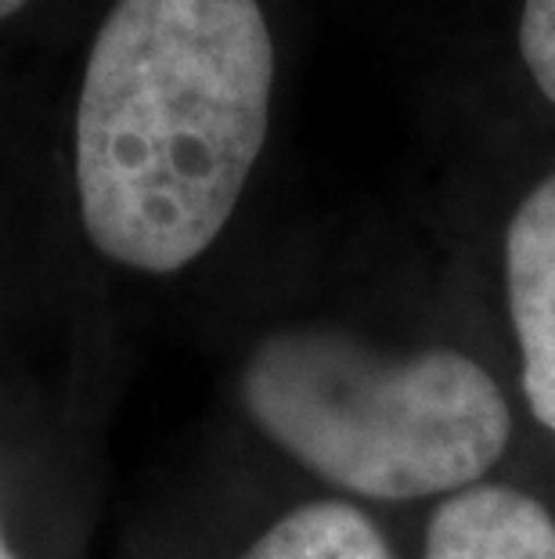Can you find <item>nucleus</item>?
<instances>
[{"label":"nucleus","instance_id":"obj_1","mask_svg":"<svg viewBox=\"0 0 555 559\" xmlns=\"http://www.w3.org/2000/svg\"><path fill=\"white\" fill-rule=\"evenodd\" d=\"M267 0H112L76 98V195L112 264L173 275L228 228L267 145Z\"/></svg>","mask_w":555,"mask_h":559},{"label":"nucleus","instance_id":"obj_2","mask_svg":"<svg viewBox=\"0 0 555 559\" xmlns=\"http://www.w3.org/2000/svg\"><path fill=\"white\" fill-rule=\"evenodd\" d=\"M242 401L300 466L379 502L466 491L512 433L498 383L466 354H386L336 329L260 340Z\"/></svg>","mask_w":555,"mask_h":559},{"label":"nucleus","instance_id":"obj_3","mask_svg":"<svg viewBox=\"0 0 555 559\" xmlns=\"http://www.w3.org/2000/svg\"><path fill=\"white\" fill-rule=\"evenodd\" d=\"M502 257L523 394L538 423L555 433V170L519 199Z\"/></svg>","mask_w":555,"mask_h":559},{"label":"nucleus","instance_id":"obj_4","mask_svg":"<svg viewBox=\"0 0 555 559\" xmlns=\"http://www.w3.org/2000/svg\"><path fill=\"white\" fill-rule=\"evenodd\" d=\"M426 559H555V520L516 487H466L433 509Z\"/></svg>","mask_w":555,"mask_h":559},{"label":"nucleus","instance_id":"obj_5","mask_svg":"<svg viewBox=\"0 0 555 559\" xmlns=\"http://www.w3.org/2000/svg\"><path fill=\"white\" fill-rule=\"evenodd\" d=\"M242 559H394V552L361 509L311 502L260 534Z\"/></svg>","mask_w":555,"mask_h":559},{"label":"nucleus","instance_id":"obj_6","mask_svg":"<svg viewBox=\"0 0 555 559\" xmlns=\"http://www.w3.org/2000/svg\"><path fill=\"white\" fill-rule=\"evenodd\" d=\"M509 11L516 62L555 109V0H512Z\"/></svg>","mask_w":555,"mask_h":559},{"label":"nucleus","instance_id":"obj_7","mask_svg":"<svg viewBox=\"0 0 555 559\" xmlns=\"http://www.w3.org/2000/svg\"><path fill=\"white\" fill-rule=\"evenodd\" d=\"M29 4H33V0H0V22L22 15V11H26Z\"/></svg>","mask_w":555,"mask_h":559},{"label":"nucleus","instance_id":"obj_8","mask_svg":"<svg viewBox=\"0 0 555 559\" xmlns=\"http://www.w3.org/2000/svg\"><path fill=\"white\" fill-rule=\"evenodd\" d=\"M0 559H19L15 552L8 549V542H4V531H0Z\"/></svg>","mask_w":555,"mask_h":559}]
</instances>
